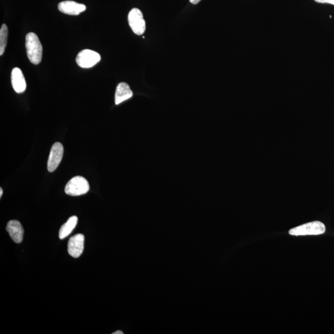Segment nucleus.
Masks as SVG:
<instances>
[{"instance_id": "obj_1", "label": "nucleus", "mask_w": 334, "mask_h": 334, "mask_svg": "<svg viewBox=\"0 0 334 334\" xmlns=\"http://www.w3.org/2000/svg\"><path fill=\"white\" fill-rule=\"evenodd\" d=\"M27 55L34 64H39L42 61L43 48L38 36L34 32L27 34L26 37Z\"/></svg>"}, {"instance_id": "obj_2", "label": "nucleus", "mask_w": 334, "mask_h": 334, "mask_svg": "<svg viewBox=\"0 0 334 334\" xmlns=\"http://www.w3.org/2000/svg\"><path fill=\"white\" fill-rule=\"evenodd\" d=\"M325 231L324 223L314 221L291 229L289 234L292 236L319 235L324 234Z\"/></svg>"}, {"instance_id": "obj_3", "label": "nucleus", "mask_w": 334, "mask_h": 334, "mask_svg": "<svg viewBox=\"0 0 334 334\" xmlns=\"http://www.w3.org/2000/svg\"><path fill=\"white\" fill-rule=\"evenodd\" d=\"M90 189L88 180L82 177L76 176L72 178L67 183L64 191L68 195L77 196L85 195Z\"/></svg>"}, {"instance_id": "obj_4", "label": "nucleus", "mask_w": 334, "mask_h": 334, "mask_svg": "<svg viewBox=\"0 0 334 334\" xmlns=\"http://www.w3.org/2000/svg\"><path fill=\"white\" fill-rule=\"evenodd\" d=\"M128 23L134 34L141 36L145 31V21L143 15L137 8H133L128 15Z\"/></svg>"}, {"instance_id": "obj_5", "label": "nucleus", "mask_w": 334, "mask_h": 334, "mask_svg": "<svg viewBox=\"0 0 334 334\" xmlns=\"http://www.w3.org/2000/svg\"><path fill=\"white\" fill-rule=\"evenodd\" d=\"M101 55L98 52L91 50H84L78 53L76 63L82 68H90L101 61Z\"/></svg>"}, {"instance_id": "obj_6", "label": "nucleus", "mask_w": 334, "mask_h": 334, "mask_svg": "<svg viewBox=\"0 0 334 334\" xmlns=\"http://www.w3.org/2000/svg\"><path fill=\"white\" fill-rule=\"evenodd\" d=\"M64 149L60 142H55L51 149L48 160V171L53 172L55 171L63 158Z\"/></svg>"}, {"instance_id": "obj_7", "label": "nucleus", "mask_w": 334, "mask_h": 334, "mask_svg": "<svg viewBox=\"0 0 334 334\" xmlns=\"http://www.w3.org/2000/svg\"><path fill=\"white\" fill-rule=\"evenodd\" d=\"M85 247V236L82 234H77L69 239L68 251L72 258H77L82 254Z\"/></svg>"}, {"instance_id": "obj_8", "label": "nucleus", "mask_w": 334, "mask_h": 334, "mask_svg": "<svg viewBox=\"0 0 334 334\" xmlns=\"http://www.w3.org/2000/svg\"><path fill=\"white\" fill-rule=\"evenodd\" d=\"M58 8L59 11L64 14L72 16L79 15L86 10L85 5L73 1L61 2L58 4Z\"/></svg>"}, {"instance_id": "obj_9", "label": "nucleus", "mask_w": 334, "mask_h": 334, "mask_svg": "<svg viewBox=\"0 0 334 334\" xmlns=\"http://www.w3.org/2000/svg\"><path fill=\"white\" fill-rule=\"evenodd\" d=\"M7 230L11 238L16 243H20L23 241L24 229L22 225L18 220H10L8 223Z\"/></svg>"}, {"instance_id": "obj_10", "label": "nucleus", "mask_w": 334, "mask_h": 334, "mask_svg": "<svg viewBox=\"0 0 334 334\" xmlns=\"http://www.w3.org/2000/svg\"><path fill=\"white\" fill-rule=\"evenodd\" d=\"M12 82L16 93L21 94L26 90V82L22 71L20 68H15L12 72Z\"/></svg>"}, {"instance_id": "obj_11", "label": "nucleus", "mask_w": 334, "mask_h": 334, "mask_svg": "<svg viewBox=\"0 0 334 334\" xmlns=\"http://www.w3.org/2000/svg\"><path fill=\"white\" fill-rule=\"evenodd\" d=\"M133 96V91L131 90L128 84L121 82L118 85L117 90H116L115 103L117 106L131 99Z\"/></svg>"}, {"instance_id": "obj_12", "label": "nucleus", "mask_w": 334, "mask_h": 334, "mask_svg": "<svg viewBox=\"0 0 334 334\" xmlns=\"http://www.w3.org/2000/svg\"><path fill=\"white\" fill-rule=\"evenodd\" d=\"M77 220L76 216H72L64 224L61 226L60 231H59V237L61 239L65 238L72 232V231L76 227Z\"/></svg>"}, {"instance_id": "obj_13", "label": "nucleus", "mask_w": 334, "mask_h": 334, "mask_svg": "<svg viewBox=\"0 0 334 334\" xmlns=\"http://www.w3.org/2000/svg\"><path fill=\"white\" fill-rule=\"evenodd\" d=\"M8 36V29L6 24H3L0 29V55H4L7 47Z\"/></svg>"}, {"instance_id": "obj_14", "label": "nucleus", "mask_w": 334, "mask_h": 334, "mask_svg": "<svg viewBox=\"0 0 334 334\" xmlns=\"http://www.w3.org/2000/svg\"><path fill=\"white\" fill-rule=\"evenodd\" d=\"M317 3L319 4H328L334 5V0H314Z\"/></svg>"}, {"instance_id": "obj_15", "label": "nucleus", "mask_w": 334, "mask_h": 334, "mask_svg": "<svg viewBox=\"0 0 334 334\" xmlns=\"http://www.w3.org/2000/svg\"><path fill=\"white\" fill-rule=\"evenodd\" d=\"M201 1V0H190V2L191 3V4L193 5H197Z\"/></svg>"}, {"instance_id": "obj_16", "label": "nucleus", "mask_w": 334, "mask_h": 334, "mask_svg": "<svg viewBox=\"0 0 334 334\" xmlns=\"http://www.w3.org/2000/svg\"><path fill=\"white\" fill-rule=\"evenodd\" d=\"M123 332H122V331H120V330L117 331V332L113 333V334H123Z\"/></svg>"}, {"instance_id": "obj_17", "label": "nucleus", "mask_w": 334, "mask_h": 334, "mask_svg": "<svg viewBox=\"0 0 334 334\" xmlns=\"http://www.w3.org/2000/svg\"><path fill=\"white\" fill-rule=\"evenodd\" d=\"M3 193H4V191H3L2 188H0V198H2Z\"/></svg>"}]
</instances>
